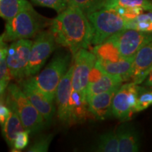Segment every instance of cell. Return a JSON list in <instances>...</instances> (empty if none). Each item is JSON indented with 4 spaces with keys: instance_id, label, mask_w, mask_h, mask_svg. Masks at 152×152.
<instances>
[{
    "instance_id": "6da1fadb",
    "label": "cell",
    "mask_w": 152,
    "mask_h": 152,
    "mask_svg": "<svg viewBox=\"0 0 152 152\" xmlns=\"http://www.w3.org/2000/svg\"><path fill=\"white\" fill-rule=\"evenodd\" d=\"M49 30L57 45L68 48L73 56L81 49H87L92 45V25L87 15L76 7L68 5L52 20Z\"/></svg>"
},
{
    "instance_id": "7a4b0ae2",
    "label": "cell",
    "mask_w": 152,
    "mask_h": 152,
    "mask_svg": "<svg viewBox=\"0 0 152 152\" xmlns=\"http://www.w3.org/2000/svg\"><path fill=\"white\" fill-rule=\"evenodd\" d=\"M3 96L4 97H1V99L18 114L25 130L30 134H35L42 130L47 122L19 85L9 84Z\"/></svg>"
},
{
    "instance_id": "3957f363",
    "label": "cell",
    "mask_w": 152,
    "mask_h": 152,
    "mask_svg": "<svg viewBox=\"0 0 152 152\" xmlns=\"http://www.w3.org/2000/svg\"><path fill=\"white\" fill-rule=\"evenodd\" d=\"M51 22L52 20L40 16L33 8L28 9L7 20L0 40L8 42L34 37L47 25L50 26Z\"/></svg>"
},
{
    "instance_id": "277c9868",
    "label": "cell",
    "mask_w": 152,
    "mask_h": 152,
    "mask_svg": "<svg viewBox=\"0 0 152 152\" xmlns=\"http://www.w3.org/2000/svg\"><path fill=\"white\" fill-rule=\"evenodd\" d=\"M71 54L68 53H57L48 65L32 79L39 90L53 102L56 98L58 85L70 68Z\"/></svg>"
},
{
    "instance_id": "5b68a950",
    "label": "cell",
    "mask_w": 152,
    "mask_h": 152,
    "mask_svg": "<svg viewBox=\"0 0 152 152\" xmlns=\"http://www.w3.org/2000/svg\"><path fill=\"white\" fill-rule=\"evenodd\" d=\"M93 29L92 45L103 43L111 36L126 29L128 20L115 11L100 9L87 14Z\"/></svg>"
},
{
    "instance_id": "8992f818",
    "label": "cell",
    "mask_w": 152,
    "mask_h": 152,
    "mask_svg": "<svg viewBox=\"0 0 152 152\" xmlns=\"http://www.w3.org/2000/svg\"><path fill=\"white\" fill-rule=\"evenodd\" d=\"M56 40L52 32L42 30L36 36L33 42L30 60L28 63L26 76H35L39 73L50 55L56 48Z\"/></svg>"
},
{
    "instance_id": "52a82bcc",
    "label": "cell",
    "mask_w": 152,
    "mask_h": 152,
    "mask_svg": "<svg viewBox=\"0 0 152 152\" xmlns=\"http://www.w3.org/2000/svg\"><path fill=\"white\" fill-rule=\"evenodd\" d=\"M33 41L22 39L14 41L9 46L7 64L12 78L21 81L27 77L26 73Z\"/></svg>"
},
{
    "instance_id": "ba28073f",
    "label": "cell",
    "mask_w": 152,
    "mask_h": 152,
    "mask_svg": "<svg viewBox=\"0 0 152 152\" xmlns=\"http://www.w3.org/2000/svg\"><path fill=\"white\" fill-rule=\"evenodd\" d=\"M139 85L133 82L125 83L117 91L112 103V115L121 121L132 118L135 112Z\"/></svg>"
},
{
    "instance_id": "9c48e42d",
    "label": "cell",
    "mask_w": 152,
    "mask_h": 152,
    "mask_svg": "<svg viewBox=\"0 0 152 152\" xmlns=\"http://www.w3.org/2000/svg\"><path fill=\"white\" fill-rule=\"evenodd\" d=\"M111 37L116 43L121 56L129 58L134 57L142 47L152 40V33L125 29Z\"/></svg>"
},
{
    "instance_id": "30bf717a",
    "label": "cell",
    "mask_w": 152,
    "mask_h": 152,
    "mask_svg": "<svg viewBox=\"0 0 152 152\" xmlns=\"http://www.w3.org/2000/svg\"><path fill=\"white\" fill-rule=\"evenodd\" d=\"M96 60V55L92 51L90 52L86 49H81L73 56V90L87 94L90 74Z\"/></svg>"
},
{
    "instance_id": "8fae6325",
    "label": "cell",
    "mask_w": 152,
    "mask_h": 152,
    "mask_svg": "<svg viewBox=\"0 0 152 152\" xmlns=\"http://www.w3.org/2000/svg\"><path fill=\"white\" fill-rule=\"evenodd\" d=\"M19 86L27 96L31 103L41 113L47 124L52 122L55 113V107L53 102L49 101L45 94L36 86L31 77H26L19 81Z\"/></svg>"
},
{
    "instance_id": "7c38bea8",
    "label": "cell",
    "mask_w": 152,
    "mask_h": 152,
    "mask_svg": "<svg viewBox=\"0 0 152 152\" xmlns=\"http://www.w3.org/2000/svg\"><path fill=\"white\" fill-rule=\"evenodd\" d=\"M73 63L68 68L57 87L56 102L58 107V118L64 125H71L70 101L73 90L72 77L73 73Z\"/></svg>"
},
{
    "instance_id": "4fadbf2b",
    "label": "cell",
    "mask_w": 152,
    "mask_h": 152,
    "mask_svg": "<svg viewBox=\"0 0 152 152\" xmlns=\"http://www.w3.org/2000/svg\"><path fill=\"white\" fill-rule=\"evenodd\" d=\"M152 70V40L142 47L134 57L130 80L141 84Z\"/></svg>"
},
{
    "instance_id": "5bb4252c",
    "label": "cell",
    "mask_w": 152,
    "mask_h": 152,
    "mask_svg": "<svg viewBox=\"0 0 152 152\" xmlns=\"http://www.w3.org/2000/svg\"><path fill=\"white\" fill-rule=\"evenodd\" d=\"M119 88L87 98L89 111L95 119L103 121L112 114V103Z\"/></svg>"
},
{
    "instance_id": "9a60e30c",
    "label": "cell",
    "mask_w": 152,
    "mask_h": 152,
    "mask_svg": "<svg viewBox=\"0 0 152 152\" xmlns=\"http://www.w3.org/2000/svg\"><path fill=\"white\" fill-rule=\"evenodd\" d=\"M89 115H92L89 111L87 94L73 90L70 101L71 125L85 122Z\"/></svg>"
},
{
    "instance_id": "2e32d148",
    "label": "cell",
    "mask_w": 152,
    "mask_h": 152,
    "mask_svg": "<svg viewBox=\"0 0 152 152\" xmlns=\"http://www.w3.org/2000/svg\"><path fill=\"white\" fill-rule=\"evenodd\" d=\"M118 137L119 152H136L140 150V138L132 125L123 124L116 130Z\"/></svg>"
},
{
    "instance_id": "e0dca14e",
    "label": "cell",
    "mask_w": 152,
    "mask_h": 152,
    "mask_svg": "<svg viewBox=\"0 0 152 152\" xmlns=\"http://www.w3.org/2000/svg\"><path fill=\"white\" fill-rule=\"evenodd\" d=\"M125 80L120 76L104 73L97 80L88 85L87 89V98L108 91L120 88Z\"/></svg>"
},
{
    "instance_id": "ac0fdd59",
    "label": "cell",
    "mask_w": 152,
    "mask_h": 152,
    "mask_svg": "<svg viewBox=\"0 0 152 152\" xmlns=\"http://www.w3.org/2000/svg\"><path fill=\"white\" fill-rule=\"evenodd\" d=\"M133 58H122L117 61L97 60L99 64L106 73L122 77L125 81L130 80L132 73Z\"/></svg>"
},
{
    "instance_id": "d6986e66",
    "label": "cell",
    "mask_w": 152,
    "mask_h": 152,
    "mask_svg": "<svg viewBox=\"0 0 152 152\" xmlns=\"http://www.w3.org/2000/svg\"><path fill=\"white\" fill-rule=\"evenodd\" d=\"M92 52L96 55L97 60L117 61L123 58L120 54L116 43L112 37L100 45H95Z\"/></svg>"
},
{
    "instance_id": "ffe728a7",
    "label": "cell",
    "mask_w": 152,
    "mask_h": 152,
    "mask_svg": "<svg viewBox=\"0 0 152 152\" xmlns=\"http://www.w3.org/2000/svg\"><path fill=\"white\" fill-rule=\"evenodd\" d=\"M32 8L31 4L27 0H0V16L7 21Z\"/></svg>"
},
{
    "instance_id": "44dd1931",
    "label": "cell",
    "mask_w": 152,
    "mask_h": 152,
    "mask_svg": "<svg viewBox=\"0 0 152 152\" xmlns=\"http://www.w3.org/2000/svg\"><path fill=\"white\" fill-rule=\"evenodd\" d=\"M1 128L4 138L7 144L11 147H14L17 134L25 130L18 114L13 110H11L10 116L3 126H1Z\"/></svg>"
},
{
    "instance_id": "7402d4cb",
    "label": "cell",
    "mask_w": 152,
    "mask_h": 152,
    "mask_svg": "<svg viewBox=\"0 0 152 152\" xmlns=\"http://www.w3.org/2000/svg\"><path fill=\"white\" fill-rule=\"evenodd\" d=\"M9 46L7 42L0 40V93L1 97L5 94L11 79L10 71L7 64V54Z\"/></svg>"
},
{
    "instance_id": "603a6c76",
    "label": "cell",
    "mask_w": 152,
    "mask_h": 152,
    "mask_svg": "<svg viewBox=\"0 0 152 152\" xmlns=\"http://www.w3.org/2000/svg\"><path fill=\"white\" fill-rule=\"evenodd\" d=\"M116 6L140 8L152 12V0H104L100 9H111Z\"/></svg>"
},
{
    "instance_id": "cb8c5ba5",
    "label": "cell",
    "mask_w": 152,
    "mask_h": 152,
    "mask_svg": "<svg viewBox=\"0 0 152 152\" xmlns=\"http://www.w3.org/2000/svg\"><path fill=\"white\" fill-rule=\"evenodd\" d=\"M119 142L116 131H109L101 134L96 143V151L102 152L118 151Z\"/></svg>"
},
{
    "instance_id": "d4e9b609",
    "label": "cell",
    "mask_w": 152,
    "mask_h": 152,
    "mask_svg": "<svg viewBox=\"0 0 152 152\" xmlns=\"http://www.w3.org/2000/svg\"><path fill=\"white\" fill-rule=\"evenodd\" d=\"M126 29H134L152 33V12L140 14L134 18L128 20Z\"/></svg>"
},
{
    "instance_id": "484cf974",
    "label": "cell",
    "mask_w": 152,
    "mask_h": 152,
    "mask_svg": "<svg viewBox=\"0 0 152 152\" xmlns=\"http://www.w3.org/2000/svg\"><path fill=\"white\" fill-rule=\"evenodd\" d=\"M152 106V89L139 86L135 112L142 111Z\"/></svg>"
},
{
    "instance_id": "4316f807",
    "label": "cell",
    "mask_w": 152,
    "mask_h": 152,
    "mask_svg": "<svg viewBox=\"0 0 152 152\" xmlns=\"http://www.w3.org/2000/svg\"><path fill=\"white\" fill-rule=\"evenodd\" d=\"M68 5L81 9L85 14L98 10L101 8L104 0H68Z\"/></svg>"
},
{
    "instance_id": "83f0119b",
    "label": "cell",
    "mask_w": 152,
    "mask_h": 152,
    "mask_svg": "<svg viewBox=\"0 0 152 152\" xmlns=\"http://www.w3.org/2000/svg\"><path fill=\"white\" fill-rule=\"evenodd\" d=\"M54 136L53 134L42 135L36 139L35 142L27 150L29 152H46L49 150V145L52 142Z\"/></svg>"
},
{
    "instance_id": "f1b7e54d",
    "label": "cell",
    "mask_w": 152,
    "mask_h": 152,
    "mask_svg": "<svg viewBox=\"0 0 152 152\" xmlns=\"http://www.w3.org/2000/svg\"><path fill=\"white\" fill-rule=\"evenodd\" d=\"M35 5L47 7L54 9L58 14H60L67 8L68 0H31Z\"/></svg>"
},
{
    "instance_id": "f546056e",
    "label": "cell",
    "mask_w": 152,
    "mask_h": 152,
    "mask_svg": "<svg viewBox=\"0 0 152 152\" xmlns=\"http://www.w3.org/2000/svg\"><path fill=\"white\" fill-rule=\"evenodd\" d=\"M29 134L30 132L26 130L17 134L14 144V148L16 151H21L28 147L29 144Z\"/></svg>"
},
{
    "instance_id": "4dcf8cb0",
    "label": "cell",
    "mask_w": 152,
    "mask_h": 152,
    "mask_svg": "<svg viewBox=\"0 0 152 152\" xmlns=\"http://www.w3.org/2000/svg\"><path fill=\"white\" fill-rule=\"evenodd\" d=\"M11 109L1 99V105H0V123L1 126H3L7 119L10 116Z\"/></svg>"
},
{
    "instance_id": "1f68e13d",
    "label": "cell",
    "mask_w": 152,
    "mask_h": 152,
    "mask_svg": "<svg viewBox=\"0 0 152 152\" xmlns=\"http://www.w3.org/2000/svg\"><path fill=\"white\" fill-rule=\"evenodd\" d=\"M144 82V86L152 89V70L149 73V75L147 76V77L145 79V80Z\"/></svg>"
}]
</instances>
